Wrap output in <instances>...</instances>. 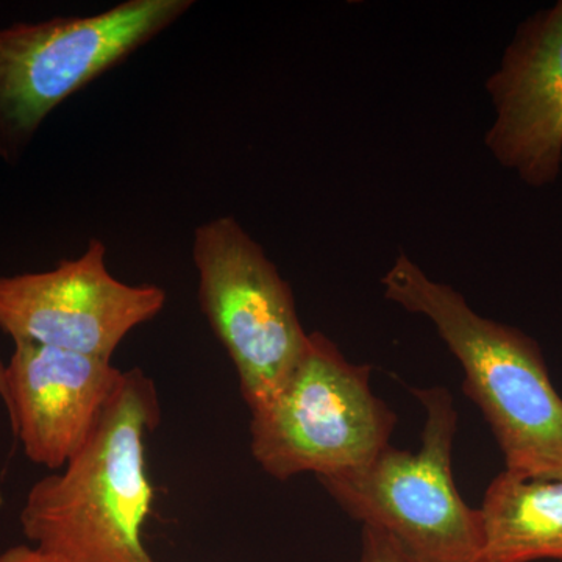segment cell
I'll list each match as a JSON object with an SVG mask.
<instances>
[{
    "label": "cell",
    "instance_id": "1",
    "mask_svg": "<svg viewBox=\"0 0 562 562\" xmlns=\"http://www.w3.org/2000/svg\"><path fill=\"white\" fill-rule=\"evenodd\" d=\"M160 420L154 382L124 371L83 449L27 492L20 524L32 546L58 562H155L143 542L154 502L144 446Z\"/></svg>",
    "mask_w": 562,
    "mask_h": 562
},
{
    "label": "cell",
    "instance_id": "2",
    "mask_svg": "<svg viewBox=\"0 0 562 562\" xmlns=\"http://www.w3.org/2000/svg\"><path fill=\"white\" fill-rule=\"evenodd\" d=\"M382 284L391 302L428 317L461 362L464 391L491 425L506 471L562 479V397L538 344L473 312L460 292L428 279L405 254Z\"/></svg>",
    "mask_w": 562,
    "mask_h": 562
},
{
    "label": "cell",
    "instance_id": "3",
    "mask_svg": "<svg viewBox=\"0 0 562 562\" xmlns=\"http://www.w3.org/2000/svg\"><path fill=\"white\" fill-rule=\"evenodd\" d=\"M192 5V0H125L91 16L0 29V158L20 160L52 111Z\"/></svg>",
    "mask_w": 562,
    "mask_h": 562
},
{
    "label": "cell",
    "instance_id": "4",
    "mask_svg": "<svg viewBox=\"0 0 562 562\" xmlns=\"http://www.w3.org/2000/svg\"><path fill=\"white\" fill-rule=\"evenodd\" d=\"M425 409L419 452L386 447L369 464L319 483L362 527L390 535L420 562H480L482 514L457 490V409L443 387L414 390Z\"/></svg>",
    "mask_w": 562,
    "mask_h": 562
},
{
    "label": "cell",
    "instance_id": "5",
    "mask_svg": "<svg viewBox=\"0 0 562 562\" xmlns=\"http://www.w3.org/2000/svg\"><path fill=\"white\" fill-rule=\"evenodd\" d=\"M319 331L271 401L250 412V452L272 479L335 475L369 464L390 447L395 414Z\"/></svg>",
    "mask_w": 562,
    "mask_h": 562
},
{
    "label": "cell",
    "instance_id": "6",
    "mask_svg": "<svg viewBox=\"0 0 562 562\" xmlns=\"http://www.w3.org/2000/svg\"><path fill=\"white\" fill-rule=\"evenodd\" d=\"M198 299L238 373L249 412L271 401L308 346L294 294L235 217L203 222L192 236Z\"/></svg>",
    "mask_w": 562,
    "mask_h": 562
},
{
    "label": "cell",
    "instance_id": "7",
    "mask_svg": "<svg viewBox=\"0 0 562 562\" xmlns=\"http://www.w3.org/2000/svg\"><path fill=\"white\" fill-rule=\"evenodd\" d=\"M157 284H128L106 268V247L91 239L50 271L0 277V331L31 342L111 361L128 333L166 305Z\"/></svg>",
    "mask_w": 562,
    "mask_h": 562
},
{
    "label": "cell",
    "instance_id": "8",
    "mask_svg": "<svg viewBox=\"0 0 562 562\" xmlns=\"http://www.w3.org/2000/svg\"><path fill=\"white\" fill-rule=\"evenodd\" d=\"M486 88L492 157L528 187L553 184L562 169V0L519 25Z\"/></svg>",
    "mask_w": 562,
    "mask_h": 562
},
{
    "label": "cell",
    "instance_id": "9",
    "mask_svg": "<svg viewBox=\"0 0 562 562\" xmlns=\"http://www.w3.org/2000/svg\"><path fill=\"white\" fill-rule=\"evenodd\" d=\"M122 373L103 358L14 344L2 402L25 457L50 472L61 471L98 427Z\"/></svg>",
    "mask_w": 562,
    "mask_h": 562
},
{
    "label": "cell",
    "instance_id": "10",
    "mask_svg": "<svg viewBox=\"0 0 562 562\" xmlns=\"http://www.w3.org/2000/svg\"><path fill=\"white\" fill-rule=\"evenodd\" d=\"M480 562H562V479L503 471L482 508Z\"/></svg>",
    "mask_w": 562,
    "mask_h": 562
},
{
    "label": "cell",
    "instance_id": "11",
    "mask_svg": "<svg viewBox=\"0 0 562 562\" xmlns=\"http://www.w3.org/2000/svg\"><path fill=\"white\" fill-rule=\"evenodd\" d=\"M358 562H420L406 552L386 532L362 527L361 553Z\"/></svg>",
    "mask_w": 562,
    "mask_h": 562
},
{
    "label": "cell",
    "instance_id": "12",
    "mask_svg": "<svg viewBox=\"0 0 562 562\" xmlns=\"http://www.w3.org/2000/svg\"><path fill=\"white\" fill-rule=\"evenodd\" d=\"M0 562H58L38 547L20 543L0 553Z\"/></svg>",
    "mask_w": 562,
    "mask_h": 562
},
{
    "label": "cell",
    "instance_id": "13",
    "mask_svg": "<svg viewBox=\"0 0 562 562\" xmlns=\"http://www.w3.org/2000/svg\"><path fill=\"white\" fill-rule=\"evenodd\" d=\"M3 392H5V364L0 361V398L3 397Z\"/></svg>",
    "mask_w": 562,
    "mask_h": 562
}]
</instances>
